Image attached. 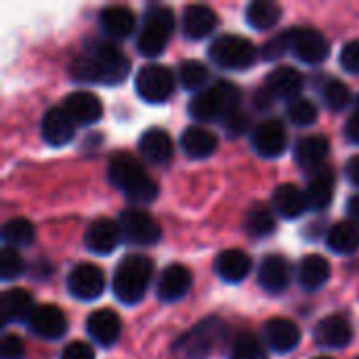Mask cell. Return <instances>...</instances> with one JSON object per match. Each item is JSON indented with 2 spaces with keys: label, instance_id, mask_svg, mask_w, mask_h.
Here are the masks:
<instances>
[{
  "label": "cell",
  "instance_id": "45",
  "mask_svg": "<svg viewBox=\"0 0 359 359\" xmlns=\"http://www.w3.org/2000/svg\"><path fill=\"white\" fill-rule=\"evenodd\" d=\"M341 65L351 74H359V40H351L343 46Z\"/></svg>",
  "mask_w": 359,
  "mask_h": 359
},
{
  "label": "cell",
  "instance_id": "53",
  "mask_svg": "<svg viewBox=\"0 0 359 359\" xmlns=\"http://www.w3.org/2000/svg\"><path fill=\"white\" fill-rule=\"evenodd\" d=\"M358 359H359V358H358Z\"/></svg>",
  "mask_w": 359,
  "mask_h": 359
},
{
  "label": "cell",
  "instance_id": "18",
  "mask_svg": "<svg viewBox=\"0 0 359 359\" xmlns=\"http://www.w3.org/2000/svg\"><path fill=\"white\" fill-rule=\"evenodd\" d=\"M86 332L88 337L101 345V347H111L122 332V324L120 318L111 311V309H99L93 311L86 320Z\"/></svg>",
  "mask_w": 359,
  "mask_h": 359
},
{
  "label": "cell",
  "instance_id": "42",
  "mask_svg": "<svg viewBox=\"0 0 359 359\" xmlns=\"http://www.w3.org/2000/svg\"><path fill=\"white\" fill-rule=\"evenodd\" d=\"M290 46H292V27L286 32H280L278 36L267 40L263 46V57L265 59H280L282 55H286V50H290Z\"/></svg>",
  "mask_w": 359,
  "mask_h": 359
},
{
  "label": "cell",
  "instance_id": "6",
  "mask_svg": "<svg viewBox=\"0 0 359 359\" xmlns=\"http://www.w3.org/2000/svg\"><path fill=\"white\" fill-rule=\"evenodd\" d=\"M208 55L219 67L246 69L248 65L255 63L257 48L248 38H242V36H236V34H225V36H219L210 44Z\"/></svg>",
  "mask_w": 359,
  "mask_h": 359
},
{
  "label": "cell",
  "instance_id": "37",
  "mask_svg": "<svg viewBox=\"0 0 359 359\" xmlns=\"http://www.w3.org/2000/svg\"><path fill=\"white\" fill-rule=\"evenodd\" d=\"M208 78H210L208 67L202 61L187 59L179 65V82L185 90H198V93L204 90Z\"/></svg>",
  "mask_w": 359,
  "mask_h": 359
},
{
  "label": "cell",
  "instance_id": "25",
  "mask_svg": "<svg viewBox=\"0 0 359 359\" xmlns=\"http://www.w3.org/2000/svg\"><path fill=\"white\" fill-rule=\"evenodd\" d=\"M34 309H36L34 301H32L29 292L23 288H8L0 297V316H2L4 324L29 320Z\"/></svg>",
  "mask_w": 359,
  "mask_h": 359
},
{
  "label": "cell",
  "instance_id": "20",
  "mask_svg": "<svg viewBox=\"0 0 359 359\" xmlns=\"http://www.w3.org/2000/svg\"><path fill=\"white\" fill-rule=\"evenodd\" d=\"M290 263L282 257V255H269L263 259L261 267H259V284L271 292V294H280L288 288L290 284Z\"/></svg>",
  "mask_w": 359,
  "mask_h": 359
},
{
  "label": "cell",
  "instance_id": "36",
  "mask_svg": "<svg viewBox=\"0 0 359 359\" xmlns=\"http://www.w3.org/2000/svg\"><path fill=\"white\" fill-rule=\"evenodd\" d=\"M36 238V229L27 219H11L2 225V240L11 248L29 246Z\"/></svg>",
  "mask_w": 359,
  "mask_h": 359
},
{
  "label": "cell",
  "instance_id": "2",
  "mask_svg": "<svg viewBox=\"0 0 359 359\" xmlns=\"http://www.w3.org/2000/svg\"><path fill=\"white\" fill-rule=\"evenodd\" d=\"M154 276V263L143 255H128L124 257L114 273V294L124 305L139 303Z\"/></svg>",
  "mask_w": 359,
  "mask_h": 359
},
{
  "label": "cell",
  "instance_id": "17",
  "mask_svg": "<svg viewBox=\"0 0 359 359\" xmlns=\"http://www.w3.org/2000/svg\"><path fill=\"white\" fill-rule=\"evenodd\" d=\"M189 286H191V273L187 267L175 263V265H168L160 280H158V286H156V292H158V299L164 301V303H175L179 299H183L187 292H189Z\"/></svg>",
  "mask_w": 359,
  "mask_h": 359
},
{
  "label": "cell",
  "instance_id": "4",
  "mask_svg": "<svg viewBox=\"0 0 359 359\" xmlns=\"http://www.w3.org/2000/svg\"><path fill=\"white\" fill-rule=\"evenodd\" d=\"M225 334H227L225 324L217 318H208L177 341L175 353L183 355L185 359H206L223 343Z\"/></svg>",
  "mask_w": 359,
  "mask_h": 359
},
{
  "label": "cell",
  "instance_id": "51",
  "mask_svg": "<svg viewBox=\"0 0 359 359\" xmlns=\"http://www.w3.org/2000/svg\"><path fill=\"white\" fill-rule=\"evenodd\" d=\"M316 359H332V358H316Z\"/></svg>",
  "mask_w": 359,
  "mask_h": 359
},
{
  "label": "cell",
  "instance_id": "33",
  "mask_svg": "<svg viewBox=\"0 0 359 359\" xmlns=\"http://www.w3.org/2000/svg\"><path fill=\"white\" fill-rule=\"evenodd\" d=\"M326 244L330 250L339 255H351L359 248V227L353 221H341L330 227L326 236Z\"/></svg>",
  "mask_w": 359,
  "mask_h": 359
},
{
  "label": "cell",
  "instance_id": "13",
  "mask_svg": "<svg viewBox=\"0 0 359 359\" xmlns=\"http://www.w3.org/2000/svg\"><path fill=\"white\" fill-rule=\"evenodd\" d=\"M27 326L36 337L46 339V341H57L67 330V318L55 305H40L29 316Z\"/></svg>",
  "mask_w": 359,
  "mask_h": 359
},
{
  "label": "cell",
  "instance_id": "23",
  "mask_svg": "<svg viewBox=\"0 0 359 359\" xmlns=\"http://www.w3.org/2000/svg\"><path fill=\"white\" fill-rule=\"evenodd\" d=\"M328 151H330V143L324 135H309L297 141L294 160L305 170H311V168L318 170L328 158Z\"/></svg>",
  "mask_w": 359,
  "mask_h": 359
},
{
  "label": "cell",
  "instance_id": "44",
  "mask_svg": "<svg viewBox=\"0 0 359 359\" xmlns=\"http://www.w3.org/2000/svg\"><path fill=\"white\" fill-rule=\"evenodd\" d=\"M25 345L17 334H4L0 341V358L2 359H23Z\"/></svg>",
  "mask_w": 359,
  "mask_h": 359
},
{
  "label": "cell",
  "instance_id": "1",
  "mask_svg": "<svg viewBox=\"0 0 359 359\" xmlns=\"http://www.w3.org/2000/svg\"><path fill=\"white\" fill-rule=\"evenodd\" d=\"M130 63L122 50L109 42H90L88 50L76 57L69 65V74L80 82L118 84L128 76Z\"/></svg>",
  "mask_w": 359,
  "mask_h": 359
},
{
  "label": "cell",
  "instance_id": "22",
  "mask_svg": "<svg viewBox=\"0 0 359 359\" xmlns=\"http://www.w3.org/2000/svg\"><path fill=\"white\" fill-rule=\"evenodd\" d=\"M42 139L53 147H61L74 139V122L63 107H53L44 114Z\"/></svg>",
  "mask_w": 359,
  "mask_h": 359
},
{
  "label": "cell",
  "instance_id": "9",
  "mask_svg": "<svg viewBox=\"0 0 359 359\" xmlns=\"http://www.w3.org/2000/svg\"><path fill=\"white\" fill-rule=\"evenodd\" d=\"M67 290L78 301H95L105 290V276L97 265L80 263L67 276Z\"/></svg>",
  "mask_w": 359,
  "mask_h": 359
},
{
  "label": "cell",
  "instance_id": "48",
  "mask_svg": "<svg viewBox=\"0 0 359 359\" xmlns=\"http://www.w3.org/2000/svg\"><path fill=\"white\" fill-rule=\"evenodd\" d=\"M273 95L263 86V88H259L257 93H255V105L259 107V109H269L271 105H273Z\"/></svg>",
  "mask_w": 359,
  "mask_h": 359
},
{
  "label": "cell",
  "instance_id": "19",
  "mask_svg": "<svg viewBox=\"0 0 359 359\" xmlns=\"http://www.w3.org/2000/svg\"><path fill=\"white\" fill-rule=\"evenodd\" d=\"M263 337L267 341V345L278 351V353H288L292 349H297V345L301 343V330L292 320L286 318H273L265 324L263 328Z\"/></svg>",
  "mask_w": 359,
  "mask_h": 359
},
{
  "label": "cell",
  "instance_id": "12",
  "mask_svg": "<svg viewBox=\"0 0 359 359\" xmlns=\"http://www.w3.org/2000/svg\"><path fill=\"white\" fill-rule=\"evenodd\" d=\"M107 177L114 187H118L126 194L133 187H137L139 183H143L149 175L145 172L143 164L137 158H133L130 154H118L107 164Z\"/></svg>",
  "mask_w": 359,
  "mask_h": 359
},
{
  "label": "cell",
  "instance_id": "40",
  "mask_svg": "<svg viewBox=\"0 0 359 359\" xmlns=\"http://www.w3.org/2000/svg\"><path fill=\"white\" fill-rule=\"evenodd\" d=\"M322 95H324V103H326L332 111L345 109V107L349 105V101H351V93H349V88H347V84L341 82V80H328V84L324 86Z\"/></svg>",
  "mask_w": 359,
  "mask_h": 359
},
{
  "label": "cell",
  "instance_id": "16",
  "mask_svg": "<svg viewBox=\"0 0 359 359\" xmlns=\"http://www.w3.org/2000/svg\"><path fill=\"white\" fill-rule=\"evenodd\" d=\"M63 109L74 124H95L103 116V105L95 93L76 90L63 99Z\"/></svg>",
  "mask_w": 359,
  "mask_h": 359
},
{
  "label": "cell",
  "instance_id": "28",
  "mask_svg": "<svg viewBox=\"0 0 359 359\" xmlns=\"http://www.w3.org/2000/svg\"><path fill=\"white\" fill-rule=\"evenodd\" d=\"M215 269H217V273L225 282L238 284V282H242L250 273L252 261H250V257L244 250L229 248V250H225V252L219 255V259L215 261Z\"/></svg>",
  "mask_w": 359,
  "mask_h": 359
},
{
  "label": "cell",
  "instance_id": "29",
  "mask_svg": "<svg viewBox=\"0 0 359 359\" xmlns=\"http://www.w3.org/2000/svg\"><path fill=\"white\" fill-rule=\"evenodd\" d=\"M217 27V13L206 4H189L183 13V29L191 40L206 38Z\"/></svg>",
  "mask_w": 359,
  "mask_h": 359
},
{
  "label": "cell",
  "instance_id": "52",
  "mask_svg": "<svg viewBox=\"0 0 359 359\" xmlns=\"http://www.w3.org/2000/svg\"><path fill=\"white\" fill-rule=\"evenodd\" d=\"M355 101H358V109H359V97H358V99H355Z\"/></svg>",
  "mask_w": 359,
  "mask_h": 359
},
{
  "label": "cell",
  "instance_id": "43",
  "mask_svg": "<svg viewBox=\"0 0 359 359\" xmlns=\"http://www.w3.org/2000/svg\"><path fill=\"white\" fill-rule=\"evenodd\" d=\"M248 122H250L248 114L238 107V109H233L231 114H227L223 118V128H225V133L229 137H240V135H244L248 130Z\"/></svg>",
  "mask_w": 359,
  "mask_h": 359
},
{
  "label": "cell",
  "instance_id": "39",
  "mask_svg": "<svg viewBox=\"0 0 359 359\" xmlns=\"http://www.w3.org/2000/svg\"><path fill=\"white\" fill-rule=\"evenodd\" d=\"M288 118L294 126H309L318 120V107L305 97H297L288 103Z\"/></svg>",
  "mask_w": 359,
  "mask_h": 359
},
{
  "label": "cell",
  "instance_id": "8",
  "mask_svg": "<svg viewBox=\"0 0 359 359\" xmlns=\"http://www.w3.org/2000/svg\"><path fill=\"white\" fill-rule=\"evenodd\" d=\"M122 238L128 244H137V246H151L160 240V225L156 223V219L151 215H147L145 210H137V208H128L120 215L118 219Z\"/></svg>",
  "mask_w": 359,
  "mask_h": 359
},
{
  "label": "cell",
  "instance_id": "11",
  "mask_svg": "<svg viewBox=\"0 0 359 359\" xmlns=\"http://www.w3.org/2000/svg\"><path fill=\"white\" fill-rule=\"evenodd\" d=\"M288 135L280 120H265L252 130V147L263 158H278L286 151Z\"/></svg>",
  "mask_w": 359,
  "mask_h": 359
},
{
  "label": "cell",
  "instance_id": "21",
  "mask_svg": "<svg viewBox=\"0 0 359 359\" xmlns=\"http://www.w3.org/2000/svg\"><path fill=\"white\" fill-rule=\"evenodd\" d=\"M139 149H141V156L145 160H149L151 164H158V166H164L172 160V139L166 130L162 128H149L141 135L139 139Z\"/></svg>",
  "mask_w": 359,
  "mask_h": 359
},
{
  "label": "cell",
  "instance_id": "35",
  "mask_svg": "<svg viewBox=\"0 0 359 359\" xmlns=\"http://www.w3.org/2000/svg\"><path fill=\"white\" fill-rule=\"evenodd\" d=\"M244 229L250 238H267L276 229V217L265 204H255L244 219Z\"/></svg>",
  "mask_w": 359,
  "mask_h": 359
},
{
  "label": "cell",
  "instance_id": "24",
  "mask_svg": "<svg viewBox=\"0 0 359 359\" xmlns=\"http://www.w3.org/2000/svg\"><path fill=\"white\" fill-rule=\"evenodd\" d=\"M265 88L276 97V99H290L294 101L303 88V76L294 69V67H288V65H282V67H276L267 80H265Z\"/></svg>",
  "mask_w": 359,
  "mask_h": 359
},
{
  "label": "cell",
  "instance_id": "49",
  "mask_svg": "<svg viewBox=\"0 0 359 359\" xmlns=\"http://www.w3.org/2000/svg\"><path fill=\"white\" fill-rule=\"evenodd\" d=\"M345 175H347V179H349L353 185H358L359 187V156H353V158L347 162Z\"/></svg>",
  "mask_w": 359,
  "mask_h": 359
},
{
  "label": "cell",
  "instance_id": "34",
  "mask_svg": "<svg viewBox=\"0 0 359 359\" xmlns=\"http://www.w3.org/2000/svg\"><path fill=\"white\" fill-rule=\"evenodd\" d=\"M280 17H282V8L271 0H257L250 2L246 8V21L255 29H269L280 21Z\"/></svg>",
  "mask_w": 359,
  "mask_h": 359
},
{
  "label": "cell",
  "instance_id": "41",
  "mask_svg": "<svg viewBox=\"0 0 359 359\" xmlns=\"http://www.w3.org/2000/svg\"><path fill=\"white\" fill-rule=\"evenodd\" d=\"M23 269H25V263H23V257L17 252V248L4 246L0 252V278L4 282L17 280L23 273Z\"/></svg>",
  "mask_w": 359,
  "mask_h": 359
},
{
  "label": "cell",
  "instance_id": "30",
  "mask_svg": "<svg viewBox=\"0 0 359 359\" xmlns=\"http://www.w3.org/2000/svg\"><path fill=\"white\" fill-rule=\"evenodd\" d=\"M217 145H219L217 137L202 126H189L181 135V147H183L185 156L194 158V160H202V158L212 156Z\"/></svg>",
  "mask_w": 359,
  "mask_h": 359
},
{
  "label": "cell",
  "instance_id": "10",
  "mask_svg": "<svg viewBox=\"0 0 359 359\" xmlns=\"http://www.w3.org/2000/svg\"><path fill=\"white\" fill-rule=\"evenodd\" d=\"M290 50L303 63L316 65L330 55V42L326 36L313 27H292V46Z\"/></svg>",
  "mask_w": 359,
  "mask_h": 359
},
{
  "label": "cell",
  "instance_id": "5",
  "mask_svg": "<svg viewBox=\"0 0 359 359\" xmlns=\"http://www.w3.org/2000/svg\"><path fill=\"white\" fill-rule=\"evenodd\" d=\"M175 27V17L172 11L164 4H154L147 8L145 23L137 36V50L143 57H158Z\"/></svg>",
  "mask_w": 359,
  "mask_h": 359
},
{
  "label": "cell",
  "instance_id": "38",
  "mask_svg": "<svg viewBox=\"0 0 359 359\" xmlns=\"http://www.w3.org/2000/svg\"><path fill=\"white\" fill-rule=\"evenodd\" d=\"M229 359H267L265 347L261 345V341L250 334V332H242L233 347H231V355Z\"/></svg>",
  "mask_w": 359,
  "mask_h": 359
},
{
  "label": "cell",
  "instance_id": "50",
  "mask_svg": "<svg viewBox=\"0 0 359 359\" xmlns=\"http://www.w3.org/2000/svg\"><path fill=\"white\" fill-rule=\"evenodd\" d=\"M347 212H349V217H351V219L359 221V196H353V198L349 200V204H347Z\"/></svg>",
  "mask_w": 359,
  "mask_h": 359
},
{
  "label": "cell",
  "instance_id": "31",
  "mask_svg": "<svg viewBox=\"0 0 359 359\" xmlns=\"http://www.w3.org/2000/svg\"><path fill=\"white\" fill-rule=\"evenodd\" d=\"M330 280V263L320 255H309L299 265V282L307 292L320 290Z\"/></svg>",
  "mask_w": 359,
  "mask_h": 359
},
{
  "label": "cell",
  "instance_id": "14",
  "mask_svg": "<svg viewBox=\"0 0 359 359\" xmlns=\"http://www.w3.org/2000/svg\"><path fill=\"white\" fill-rule=\"evenodd\" d=\"M313 337H316V343L326 349H341L351 343L353 330L345 316L334 313V316H326L324 320H320V324L313 330Z\"/></svg>",
  "mask_w": 359,
  "mask_h": 359
},
{
  "label": "cell",
  "instance_id": "15",
  "mask_svg": "<svg viewBox=\"0 0 359 359\" xmlns=\"http://www.w3.org/2000/svg\"><path fill=\"white\" fill-rule=\"evenodd\" d=\"M122 238L120 225L111 219H95L84 231V246L93 255H109Z\"/></svg>",
  "mask_w": 359,
  "mask_h": 359
},
{
  "label": "cell",
  "instance_id": "3",
  "mask_svg": "<svg viewBox=\"0 0 359 359\" xmlns=\"http://www.w3.org/2000/svg\"><path fill=\"white\" fill-rule=\"evenodd\" d=\"M240 88L227 80L217 82L210 88L200 90L191 103H189V114L191 118L200 120V122H212L217 118H225L227 114H231L233 109L240 107Z\"/></svg>",
  "mask_w": 359,
  "mask_h": 359
},
{
  "label": "cell",
  "instance_id": "26",
  "mask_svg": "<svg viewBox=\"0 0 359 359\" xmlns=\"http://www.w3.org/2000/svg\"><path fill=\"white\" fill-rule=\"evenodd\" d=\"M99 23L109 38H128L135 29V13L128 6H105L99 15Z\"/></svg>",
  "mask_w": 359,
  "mask_h": 359
},
{
  "label": "cell",
  "instance_id": "27",
  "mask_svg": "<svg viewBox=\"0 0 359 359\" xmlns=\"http://www.w3.org/2000/svg\"><path fill=\"white\" fill-rule=\"evenodd\" d=\"M273 208L284 219H297L309 208L307 191L299 189L292 183H284V185L276 187V191H273Z\"/></svg>",
  "mask_w": 359,
  "mask_h": 359
},
{
  "label": "cell",
  "instance_id": "46",
  "mask_svg": "<svg viewBox=\"0 0 359 359\" xmlns=\"http://www.w3.org/2000/svg\"><path fill=\"white\" fill-rule=\"evenodd\" d=\"M61 359H95V351L90 349V345H86L82 341H74V343L65 345Z\"/></svg>",
  "mask_w": 359,
  "mask_h": 359
},
{
  "label": "cell",
  "instance_id": "7",
  "mask_svg": "<svg viewBox=\"0 0 359 359\" xmlns=\"http://www.w3.org/2000/svg\"><path fill=\"white\" fill-rule=\"evenodd\" d=\"M137 93L147 103H164L175 90V74L160 63L143 65L135 78Z\"/></svg>",
  "mask_w": 359,
  "mask_h": 359
},
{
  "label": "cell",
  "instance_id": "47",
  "mask_svg": "<svg viewBox=\"0 0 359 359\" xmlns=\"http://www.w3.org/2000/svg\"><path fill=\"white\" fill-rule=\"evenodd\" d=\"M345 137H347V141L359 145V109H355V114L347 120V124H345Z\"/></svg>",
  "mask_w": 359,
  "mask_h": 359
},
{
  "label": "cell",
  "instance_id": "32",
  "mask_svg": "<svg viewBox=\"0 0 359 359\" xmlns=\"http://www.w3.org/2000/svg\"><path fill=\"white\" fill-rule=\"evenodd\" d=\"M332 194H334V177H332V172L328 168L322 166L309 179V187H307L309 208H313V210L328 208V204L332 202Z\"/></svg>",
  "mask_w": 359,
  "mask_h": 359
}]
</instances>
